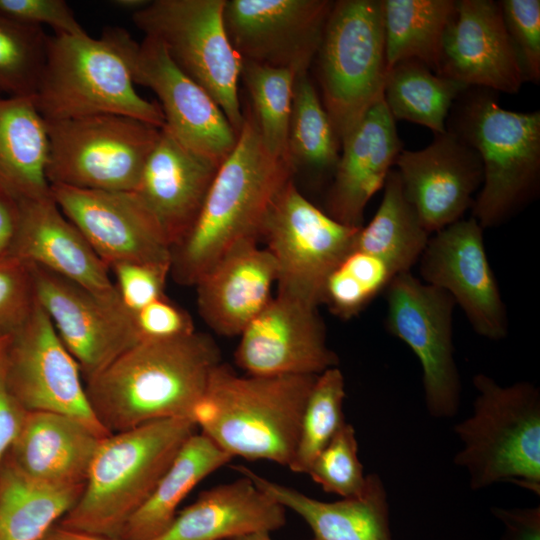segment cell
Segmentation results:
<instances>
[{"mask_svg":"<svg viewBox=\"0 0 540 540\" xmlns=\"http://www.w3.org/2000/svg\"><path fill=\"white\" fill-rule=\"evenodd\" d=\"M345 397V379L338 366L317 375L302 414L291 471L307 474L317 455L346 423Z\"/></svg>","mask_w":540,"mask_h":540,"instance_id":"cell-37","label":"cell"},{"mask_svg":"<svg viewBox=\"0 0 540 540\" xmlns=\"http://www.w3.org/2000/svg\"><path fill=\"white\" fill-rule=\"evenodd\" d=\"M295 78L289 69L242 60L241 80L260 134L274 154L286 158Z\"/></svg>","mask_w":540,"mask_h":540,"instance_id":"cell-36","label":"cell"},{"mask_svg":"<svg viewBox=\"0 0 540 540\" xmlns=\"http://www.w3.org/2000/svg\"><path fill=\"white\" fill-rule=\"evenodd\" d=\"M170 264L119 263L110 268L123 306L135 314L151 302L165 296Z\"/></svg>","mask_w":540,"mask_h":540,"instance_id":"cell-43","label":"cell"},{"mask_svg":"<svg viewBox=\"0 0 540 540\" xmlns=\"http://www.w3.org/2000/svg\"><path fill=\"white\" fill-rule=\"evenodd\" d=\"M307 474L328 493L341 498L358 496L366 476L358 457L354 427L345 423L312 462Z\"/></svg>","mask_w":540,"mask_h":540,"instance_id":"cell-40","label":"cell"},{"mask_svg":"<svg viewBox=\"0 0 540 540\" xmlns=\"http://www.w3.org/2000/svg\"><path fill=\"white\" fill-rule=\"evenodd\" d=\"M503 20L526 82L540 81V1H499Z\"/></svg>","mask_w":540,"mask_h":540,"instance_id":"cell-41","label":"cell"},{"mask_svg":"<svg viewBox=\"0 0 540 540\" xmlns=\"http://www.w3.org/2000/svg\"><path fill=\"white\" fill-rule=\"evenodd\" d=\"M317 375L240 376L220 363L192 419L230 457L289 467Z\"/></svg>","mask_w":540,"mask_h":540,"instance_id":"cell-3","label":"cell"},{"mask_svg":"<svg viewBox=\"0 0 540 540\" xmlns=\"http://www.w3.org/2000/svg\"><path fill=\"white\" fill-rule=\"evenodd\" d=\"M387 71L416 59L438 74L455 0H381Z\"/></svg>","mask_w":540,"mask_h":540,"instance_id":"cell-32","label":"cell"},{"mask_svg":"<svg viewBox=\"0 0 540 540\" xmlns=\"http://www.w3.org/2000/svg\"><path fill=\"white\" fill-rule=\"evenodd\" d=\"M383 188L381 203L370 222L359 229L353 250L381 259L398 275L418 263L431 234L406 198L396 170L389 172Z\"/></svg>","mask_w":540,"mask_h":540,"instance_id":"cell-33","label":"cell"},{"mask_svg":"<svg viewBox=\"0 0 540 540\" xmlns=\"http://www.w3.org/2000/svg\"><path fill=\"white\" fill-rule=\"evenodd\" d=\"M140 341L169 339L194 332L190 315L166 295L134 314Z\"/></svg>","mask_w":540,"mask_h":540,"instance_id":"cell-45","label":"cell"},{"mask_svg":"<svg viewBox=\"0 0 540 540\" xmlns=\"http://www.w3.org/2000/svg\"><path fill=\"white\" fill-rule=\"evenodd\" d=\"M49 136L34 97H0V184L18 200L51 196Z\"/></svg>","mask_w":540,"mask_h":540,"instance_id":"cell-29","label":"cell"},{"mask_svg":"<svg viewBox=\"0 0 540 540\" xmlns=\"http://www.w3.org/2000/svg\"><path fill=\"white\" fill-rule=\"evenodd\" d=\"M321 102L341 139L383 99L381 0L333 1L315 56Z\"/></svg>","mask_w":540,"mask_h":540,"instance_id":"cell-8","label":"cell"},{"mask_svg":"<svg viewBox=\"0 0 540 540\" xmlns=\"http://www.w3.org/2000/svg\"><path fill=\"white\" fill-rule=\"evenodd\" d=\"M36 302L30 266L14 255L0 258V333L12 334Z\"/></svg>","mask_w":540,"mask_h":540,"instance_id":"cell-42","label":"cell"},{"mask_svg":"<svg viewBox=\"0 0 540 540\" xmlns=\"http://www.w3.org/2000/svg\"><path fill=\"white\" fill-rule=\"evenodd\" d=\"M472 147L483 166L472 216L482 229L510 220L540 188V112L504 109L493 91L469 87L454 102L446 122Z\"/></svg>","mask_w":540,"mask_h":540,"instance_id":"cell-5","label":"cell"},{"mask_svg":"<svg viewBox=\"0 0 540 540\" xmlns=\"http://www.w3.org/2000/svg\"><path fill=\"white\" fill-rule=\"evenodd\" d=\"M236 365L253 376L319 375L338 366L317 308L279 295L240 333Z\"/></svg>","mask_w":540,"mask_h":540,"instance_id":"cell-19","label":"cell"},{"mask_svg":"<svg viewBox=\"0 0 540 540\" xmlns=\"http://www.w3.org/2000/svg\"><path fill=\"white\" fill-rule=\"evenodd\" d=\"M3 372L9 391L27 412L63 414L100 438L111 435L91 408L77 361L37 300L10 336Z\"/></svg>","mask_w":540,"mask_h":540,"instance_id":"cell-13","label":"cell"},{"mask_svg":"<svg viewBox=\"0 0 540 540\" xmlns=\"http://www.w3.org/2000/svg\"><path fill=\"white\" fill-rule=\"evenodd\" d=\"M311 540H316L315 538L311 539Z\"/></svg>","mask_w":540,"mask_h":540,"instance_id":"cell-53","label":"cell"},{"mask_svg":"<svg viewBox=\"0 0 540 540\" xmlns=\"http://www.w3.org/2000/svg\"><path fill=\"white\" fill-rule=\"evenodd\" d=\"M384 293L385 328L419 360L424 401L430 416L453 418L461 397L452 339L454 299L446 291L424 283L411 271L396 275Z\"/></svg>","mask_w":540,"mask_h":540,"instance_id":"cell-12","label":"cell"},{"mask_svg":"<svg viewBox=\"0 0 540 540\" xmlns=\"http://www.w3.org/2000/svg\"><path fill=\"white\" fill-rule=\"evenodd\" d=\"M84 485L58 486L0 464V540H40L79 499Z\"/></svg>","mask_w":540,"mask_h":540,"instance_id":"cell-31","label":"cell"},{"mask_svg":"<svg viewBox=\"0 0 540 540\" xmlns=\"http://www.w3.org/2000/svg\"><path fill=\"white\" fill-rule=\"evenodd\" d=\"M232 468L285 509L299 515L316 540H393L387 492L377 474L366 476L365 488L358 496L326 502L271 481L246 466Z\"/></svg>","mask_w":540,"mask_h":540,"instance_id":"cell-27","label":"cell"},{"mask_svg":"<svg viewBox=\"0 0 540 540\" xmlns=\"http://www.w3.org/2000/svg\"><path fill=\"white\" fill-rule=\"evenodd\" d=\"M285 523L286 509L241 475L203 491L153 540H232L249 533H271Z\"/></svg>","mask_w":540,"mask_h":540,"instance_id":"cell-26","label":"cell"},{"mask_svg":"<svg viewBox=\"0 0 540 540\" xmlns=\"http://www.w3.org/2000/svg\"><path fill=\"white\" fill-rule=\"evenodd\" d=\"M40 540H117L55 524Z\"/></svg>","mask_w":540,"mask_h":540,"instance_id":"cell-49","label":"cell"},{"mask_svg":"<svg viewBox=\"0 0 540 540\" xmlns=\"http://www.w3.org/2000/svg\"><path fill=\"white\" fill-rule=\"evenodd\" d=\"M50 185L134 191L161 128L116 114L48 121Z\"/></svg>","mask_w":540,"mask_h":540,"instance_id":"cell-9","label":"cell"},{"mask_svg":"<svg viewBox=\"0 0 540 540\" xmlns=\"http://www.w3.org/2000/svg\"><path fill=\"white\" fill-rule=\"evenodd\" d=\"M438 75L467 87L516 94L526 82L499 2L459 0Z\"/></svg>","mask_w":540,"mask_h":540,"instance_id":"cell-21","label":"cell"},{"mask_svg":"<svg viewBox=\"0 0 540 540\" xmlns=\"http://www.w3.org/2000/svg\"><path fill=\"white\" fill-rule=\"evenodd\" d=\"M10 336L11 334L7 335V334L0 333V370L4 366V361H5V356H6V351L9 344Z\"/></svg>","mask_w":540,"mask_h":540,"instance_id":"cell-52","label":"cell"},{"mask_svg":"<svg viewBox=\"0 0 540 540\" xmlns=\"http://www.w3.org/2000/svg\"><path fill=\"white\" fill-rule=\"evenodd\" d=\"M472 414L454 426L462 448L454 463L472 490L514 483L540 495V391L533 383L502 386L478 373Z\"/></svg>","mask_w":540,"mask_h":540,"instance_id":"cell-7","label":"cell"},{"mask_svg":"<svg viewBox=\"0 0 540 540\" xmlns=\"http://www.w3.org/2000/svg\"><path fill=\"white\" fill-rule=\"evenodd\" d=\"M196 429L191 418H172L103 438L79 499L58 524L119 540Z\"/></svg>","mask_w":540,"mask_h":540,"instance_id":"cell-6","label":"cell"},{"mask_svg":"<svg viewBox=\"0 0 540 540\" xmlns=\"http://www.w3.org/2000/svg\"><path fill=\"white\" fill-rule=\"evenodd\" d=\"M237 142L217 169L201 211L171 249L170 275L181 285L197 280L226 252L260 237L264 219L296 168L264 142L248 104Z\"/></svg>","mask_w":540,"mask_h":540,"instance_id":"cell-2","label":"cell"},{"mask_svg":"<svg viewBox=\"0 0 540 540\" xmlns=\"http://www.w3.org/2000/svg\"><path fill=\"white\" fill-rule=\"evenodd\" d=\"M135 83L158 97L165 127L187 149L219 167L238 134L213 97L172 60L164 45L145 36L131 58Z\"/></svg>","mask_w":540,"mask_h":540,"instance_id":"cell-17","label":"cell"},{"mask_svg":"<svg viewBox=\"0 0 540 540\" xmlns=\"http://www.w3.org/2000/svg\"><path fill=\"white\" fill-rule=\"evenodd\" d=\"M150 2L149 0H112L110 4L120 10L130 11L133 14L145 8Z\"/></svg>","mask_w":540,"mask_h":540,"instance_id":"cell-50","label":"cell"},{"mask_svg":"<svg viewBox=\"0 0 540 540\" xmlns=\"http://www.w3.org/2000/svg\"><path fill=\"white\" fill-rule=\"evenodd\" d=\"M47 42L43 27L0 15V94L35 96L46 63Z\"/></svg>","mask_w":540,"mask_h":540,"instance_id":"cell-38","label":"cell"},{"mask_svg":"<svg viewBox=\"0 0 540 540\" xmlns=\"http://www.w3.org/2000/svg\"><path fill=\"white\" fill-rule=\"evenodd\" d=\"M35 298L77 361L85 381L139 342L134 315L121 302L28 263Z\"/></svg>","mask_w":540,"mask_h":540,"instance_id":"cell-14","label":"cell"},{"mask_svg":"<svg viewBox=\"0 0 540 540\" xmlns=\"http://www.w3.org/2000/svg\"><path fill=\"white\" fill-rule=\"evenodd\" d=\"M19 224V200L0 184V258L12 255Z\"/></svg>","mask_w":540,"mask_h":540,"instance_id":"cell-48","label":"cell"},{"mask_svg":"<svg viewBox=\"0 0 540 540\" xmlns=\"http://www.w3.org/2000/svg\"><path fill=\"white\" fill-rule=\"evenodd\" d=\"M493 514L505 526L504 540H540V509L493 508Z\"/></svg>","mask_w":540,"mask_h":540,"instance_id":"cell-47","label":"cell"},{"mask_svg":"<svg viewBox=\"0 0 540 540\" xmlns=\"http://www.w3.org/2000/svg\"><path fill=\"white\" fill-rule=\"evenodd\" d=\"M218 168L183 146L165 126L161 128L133 192L171 249L195 223Z\"/></svg>","mask_w":540,"mask_h":540,"instance_id":"cell-24","label":"cell"},{"mask_svg":"<svg viewBox=\"0 0 540 540\" xmlns=\"http://www.w3.org/2000/svg\"><path fill=\"white\" fill-rule=\"evenodd\" d=\"M26 413L27 411L9 391L2 368L0 370V464L19 435Z\"/></svg>","mask_w":540,"mask_h":540,"instance_id":"cell-46","label":"cell"},{"mask_svg":"<svg viewBox=\"0 0 540 540\" xmlns=\"http://www.w3.org/2000/svg\"><path fill=\"white\" fill-rule=\"evenodd\" d=\"M393 278V272L381 259L353 250L328 277L323 303L336 316L353 318L384 292Z\"/></svg>","mask_w":540,"mask_h":540,"instance_id":"cell-39","label":"cell"},{"mask_svg":"<svg viewBox=\"0 0 540 540\" xmlns=\"http://www.w3.org/2000/svg\"><path fill=\"white\" fill-rule=\"evenodd\" d=\"M468 88L416 59H407L387 71L383 99L395 121H410L442 134L454 102Z\"/></svg>","mask_w":540,"mask_h":540,"instance_id":"cell-34","label":"cell"},{"mask_svg":"<svg viewBox=\"0 0 540 540\" xmlns=\"http://www.w3.org/2000/svg\"><path fill=\"white\" fill-rule=\"evenodd\" d=\"M19 203L20 224L12 255L64 277L101 298L121 302L109 267L62 213L52 195L19 200Z\"/></svg>","mask_w":540,"mask_h":540,"instance_id":"cell-23","label":"cell"},{"mask_svg":"<svg viewBox=\"0 0 540 540\" xmlns=\"http://www.w3.org/2000/svg\"><path fill=\"white\" fill-rule=\"evenodd\" d=\"M220 363L215 342L195 331L145 340L86 380L85 389L95 416L111 434L162 419H192Z\"/></svg>","mask_w":540,"mask_h":540,"instance_id":"cell-1","label":"cell"},{"mask_svg":"<svg viewBox=\"0 0 540 540\" xmlns=\"http://www.w3.org/2000/svg\"><path fill=\"white\" fill-rule=\"evenodd\" d=\"M225 0H155L132 14L145 36L160 41L174 63L202 86L238 134L242 59L228 38Z\"/></svg>","mask_w":540,"mask_h":540,"instance_id":"cell-10","label":"cell"},{"mask_svg":"<svg viewBox=\"0 0 540 540\" xmlns=\"http://www.w3.org/2000/svg\"><path fill=\"white\" fill-rule=\"evenodd\" d=\"M287 149L296 170L331 182L341 143L308 73L295 78Z\"/></svg>","mask_w":540,"mask_h":540,"instance_id":"cell-35","label":"cell"},{"mask_svg":"<svg viewBox=\"0 0 540 540\" xmlns=\"http://www.w3.org/2000/svg\"><path fill=\"white\" fill-rule=\"evenodd\" d=\"M418 262L421 280L450 294L479 336L507 337V309L473 217L433 233Z\"/></svg>","mask_w":540,"mask_h":540,"instance_id":"cell-15","label":"cell"},{"mask_svg":"<svg viewBox=\"0 0 540 540\" xmlns=\"http://www.w3.org/2000/svg\"><path fill=\"white\" fill-rule=\"evenodd\" d=\"M406 198L429 234L462 219L483 182L478 153L446 130L425 148L402 150L395 164Z\"/></svg>","mask_w":540,"mask_h":540,"instance_id":"cell-20","label":"cell"},{"mask_svg":"<svg viewBox=\"0 0 540 540\" xmlns=\"http://www.w3.org/2000/svg\"><path fill=\"white\" fill-rule=\"evenodd\" d=\"M359 229L333 219L290 180L260 231L274 259L277 294L317 308L328 277L353 250Z\"/></svg>","mask_w":540,"mask_h":540,"instance_id":"cell-11","label":"cell"},{"mask_svg":"<svg viewBox=\"0 0 540 540\" xmlns=\"http://www.w3.org/2000/svg\"><path fill=\"white\" fill-rule=\"evenodd\" d=\"M102 439L72 417L53 412H27L9 450V461L25 475L43 483L84 485Z\"/></svg>","mask_w":540,"mask_h":540,"instance_id":"cell-28","label":"cell"},{"mask_svg":"<svg viewBox=\"0 0 540 540\" xmlns=\"http://www.w3.org/2000/svg\"><path fill=\"white\" fill-rule=\"evenodd\" d=\"M276 267L257 240L240 242L195 283L200 315L223 336H238L272 299Z\"/></svg>","mask_w":540,"mask_h":540,"instance_id":"cell-25","label":"cell"},{"mask_svg":"<svg viewBox=\"0 0 540 540\" xmlns=\"http://www.w3.org/2000/svg\"><path fill=\"white\" fill-rule=\"evenodd\" d=\"M232 540H273L269 532H255L236 537Z\"/></svg>","mask_w":540,"mask_h":540,"instance_id":"cell-51","label":"cell"},{"mask_svg":"<svg viewBox=\"0 0 540 540\" xmlns=\"http://www.w3.org/2000/svg\"><path fill=\"white\" fill-rule=\"evenodd\" d=\"M232 460L207 436L194 433L155 489L124 526L119 540H153L174 521L180 503L205 477Z\"/></svg>","mask_w":540,"mask_h":540,"instance_id":"cell-30","label":"cell"},{"mask_svg":"<svg viewBox=\"0 0 540 540\" xmlns=\"http://www.w3.org/2000/svg\"><path fill=\"white\" fill-rule=\"evenodd\" d=\"M395 123L381 99L341 139L324 209L336 221L356 228L363 226L367 203L383 188L403 150Z\"/></svg>","mask_w":540,"mask_h":540,"instance_id":"cell-22","label":"cell"},{"mask_svg":"<svg viewBox=\"0 0 540 540\" xmlns=\"http://www.w3.org/2000/svg\"><path fill=\"white\" fill-rule=\"evenodd\" d=\"M333 1L225 0L231 45L244 61L300 75L317 54Z\"/></svg>","mask_w":540,"mask_h":540,"instance_id":"cell-16","label":"cell"},{"mask_svg":"<svg viewBox=\"0 0 540 540\" xmlns=\"http://www.w3.org/2000/svg\"><path fill=\"white\" fill-rule=\"evenodd\" d=\"M136 45L119 27L104 29L98 39L88 34L48 36L46 63L34 96L43 118L116 114L162 128L160 105L140 96L134 87L131 58Z\"/></svg>","mask_w":540,"mask_h":540,"instance_id":"cell-4","label":"cell"},{"mask_svg":"<svg viewBox=\"0 0 540 540\" xmlns=\"http://www.w3.org/2000/svg\"><path fill=\"white\" fill-rule=\"evenodd\" d=\"M0 15L26 25H48L55 34H87L64 0H0Z\"/></svg>","mask_w":540,"mask_h":540,"instance_id":"cell-44","label":"cell"},{"mask_svg":"<svg viewBox=\"0 0 540 540\" xmlns=\"http://www.w3.org/2000/svg\"><path fill=\"white\" fill-rule=\"evenodd\" d=\"M50 186L62 213L109 269L119 263L171 265L170 244L133 191Z\"/></svg>","mask_w":540,"mask_h":540,"instance_id":"cell-18","label":"cell"}]
</instances>
